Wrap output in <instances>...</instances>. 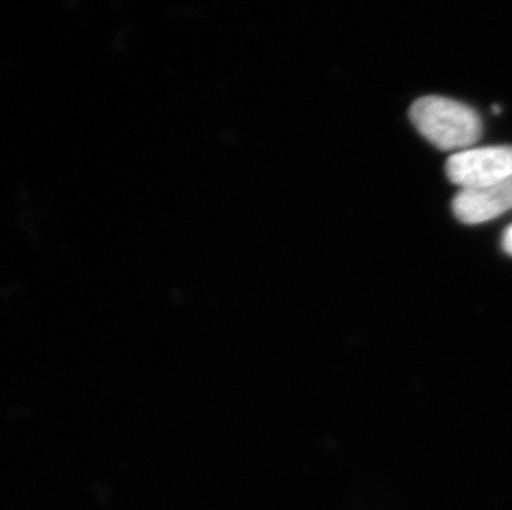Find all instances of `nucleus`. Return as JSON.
Listing matches in <instances>:
<instances>
[{
	"mask_svg": "<svg viewBox=\"0 0 512 510\" xmlns=\"http://www.w3.org/2000/svg\"><path fill=\"white\" fill-rule=\"evenodd\" d=\"M446 174L461 189L484 188L512 176V146L458 151L446 161Z\"/></svg>",
	"mask_w": 512,
	"mask_h": 510,
	"instance_id": "obj_2",
	"label": "nucleus"
},
{
	"mask_svg": "<svg viewBox=\"0 0 512 510\" xmlns=\"http://www.w3.org/2000/svg\"><path fill=\"white\" fill-rule=\"evenodd\" d=\"M503 249L506 254L512 255V226H509L504 232Z\"/></svg>",
	"mask_w": 512,
	"mask_h": 510,
	"instance_id": "obj_4",
	"label": "nucleus"
},
{
	"mask_svg": "<svg viewBox=\"0 0 512 510\" xmlns=\"http://www.w3.org/2000/svg\"><path fill=\"white\" fill-rule=\"evenodd\" d=\"M512 209L511 178L484 188L461 189L453 199V212L464 224H483Z\"/></svg>",
	"mask_w": 512,
	"mask_h": 510,
	"instance_id": "obj_3",
	"label": "nucleus"
},
{
	"mask_svg": "<svg viewBox=\"0 0 512 510\" xmlns=\"http://www.w3.org/2000/svg\"><path fill=\"white\" fill-rule=\"evenodd\" d=\"M410 118L421 136L443 151L469 150L483 135L478 113L453 98H420L411 106Z\"/></svg>",
	"mask_w": 512,
	"mask_h": 510,
	"instance_id": "obj_1",
	"label": "nucleus"
}]
</instances>
